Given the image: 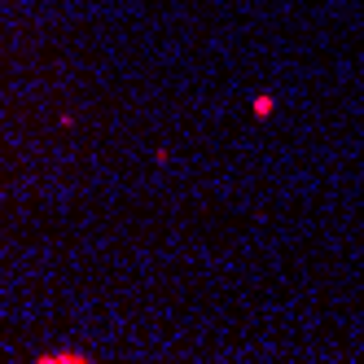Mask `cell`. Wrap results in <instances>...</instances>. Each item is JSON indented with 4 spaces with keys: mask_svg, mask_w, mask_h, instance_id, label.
<instances>
[{
    "mask_svg": "<svg viewBox=\"0 0 364 364\" xmlns=\"http://www.w3.org/2000/svg\"><path fill=\"white\" fill-rule=\"evenodd\" d=\"M250 110H255V119H272L277 114V97L272 92H255L250 97Z\"/></svg>",
    "mask_w": 364,
    "mask_h": 364,
    "instance_id": "2",
    "label": "cell"
},
{
    "mask_svg": "<svg viewBox=\"0 0 364 364\" xmlns=\"http://www.w3.org/2000/svg\"><path fill=\"white\" fill-rule=\"evenodd\" d=\"M92 355H84V351H75V347H58V351H40L36 355V364H88Z\"/></svg>",
    "mask_w": 364,
    "mask_h": 364,
    "instance_id": "1",
    "label": "cell"
}]
</instances>
